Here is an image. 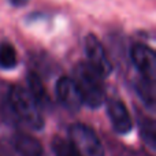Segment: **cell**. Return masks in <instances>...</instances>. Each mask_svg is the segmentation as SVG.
Returning a JSON list of instances; mask_svg holds the SVG:
<instances>
[{
  "label": "cell",
  "instance_id": "cell-1",
  "mask_svg": "<svg viewBox=\"0 0 156 156\" xmlns=\"http://www.w3.org/2000/svg\"><path fill=\"white\" fill-rule=\"evenodd\" d=\"M73 81L82 100V105L96 110L104 104L105 90L101 77L88 63L81 62L74 67Z\"/></svg>",
  "mask_w": 156,
  "mask_h": 156
},
{
  "label": "cell",
  "instance_id": "cell-2",
  "mask_svg": "<svg viewBox=\"0 0 156 156\" xmlns=\"http://www.w3.org/2000/svg\"><path fill=\"white\" fill-rule=\"evenodd\" d=\"M10 105L15 115L22 122L27 125L33 130H41L44 127V116L41 112V107L37 104L33 96L27 89L21 85H14L8 92Z\"/></svg>",
  "mask_w": 156,
  "mask_h": 156
},
{
  "label": "cell",
  "instance_id": "cell-3",
  "mask_svg": "<svg viewBox=\"0 0 156 156\" xmlns=\"http://www.w3.org/2000/svg\"><path fill=\"white\" fill-rule=\"evenodd\" d=\"M69 141L82 156H104L101 141L92 127L83 123H74L69 129Z\"/></svg>",
  "mask_w": 156,
  "mask_h": 156
},
{
  "label": "cell",
  "instance_id": "cell-4",
  "mask_svg": "<svg viewBox=\"0 0 156 156\" xmlns=\"http://www.w3.org/2000/svg\"><path fill=\"white\" fill-rule=\"evenodd\" d=\"M85 54L88 58V65L101 78L108 77L112 73V63L104 47L93 33L88 34L85 38Z\"/></svg>",
  "mask_w": 156,
  "mask_h": 156
},
{
  "label": "cell",
  "instance_id": "cell-5",
  "mask_svg": "<svg viewBox=\"0 0 156 156\" xmlns=\"http://www.w3.org/2000/svg\"><path fill=\"white\" fill-rule=\"evenodd\" d=\"M130 59L134 67L145 80L154 81L156 78V56L151 47L143 43H136L130 49Z\"/></svg>",
  "mask_w": 156,
  "mask_h": 156
},
{
  "label": "cell",
  "instance_id": "cell-6",
  "mask_svg": "<svg viewBox=\"0 0 156 156\" xmlns=\"http://www.w3.org/2000/svg\"><path fill=\"white\" fill-rule=\"evenodd\" d=\"M107 114L111 126L118 134H129L133 130V121L127 107L119 99H110L107 104Z\"/></svg>",
  "mask_w": 156,
  "mask_h": 156
},
{
  "label": "cell",
  "instance_id": "cell-7",
  "mask_svg": "<svg viewBox=\"0 0 156 156\" xmlns=\"http://www.w3.org/2000/svg\"><path fill=\"white\" fill-rule=\"evenodd\" d=\"M56 97L59 103L69 111H78L82 107V100L78 93V89L74 83L73 78H69L66 76H62L58 80L56 86Z\"/></svg>",
  "mask_w": 156,
  "mask_h": 156
},
{
  "label": "cell",
  "instance_id": "cell-8",
  "mask_svg": "<svg viewBox=\"0 0 156 156\" xmlns=\"http://www.w3.org/2000/svg\"><path fill=\"white\" fill-rule=\"evenodd\" d=\"M15 151L21 156H43V145L37 138L25 133H16L12 138Z\"/></svg>",
  "mask_w": 156,
  "mask_h": 156
},
{
  "label": "cell",
  "instance_id": "cell-9",
  "mask_svg": "<svg viewBox=\"0 0 156 156\" xmlns=\"http://www.w3.org/2000/svg\"><path fill=\"white\" fill-rule=\"evenodd\" d=\"M27 86H29V93L33 96V99L37 101V104L43 107H49L51 104V100L49 96L45 90V86L44 82L41 81L40 76H38L36 71H29L27 73Z\"/></svg>",
  "mask_w": 156,
  "mask_h": 156
},
{
  "label": "cell",
  "instance_id": "cell-10",
  "mask_svg": "<svg viewBox=\"0 0 156 156\" xmlns=\"http://www.w3.org/2000/svg\"><path fill=\"white\" fill-rule=\"evenodd\" d=\"M18 65V55L14 45L8 41L0 43V69L12 70Z\"/></svg>",
  "mask_w": 156,
  "mask_h": 156
},
{
  "label": "cell",
  "instance_id": "cell-11",
  "mask_svg": "<svg viewBox=\"0 0 156 156\" xmlns=\"http://www.w3.org/2000/svg\"><path fill=\"white\" fill-rule=\"evenodd\" d=\"M140 134L143 137L144 143L148 145L149 149L155 151L156 148V126L155 121L152 118H141L140 119Z\"/></svg>",
  "mask_w": 156,
  "mask_h": 156
},
{
  "label": "cell",
  "instance_id": "cell-12",
  "mask_svg": "<svg viewBox=\"0 0 156 156\" xmlns=\"http://www.w3.org/2000/svg\"><path fill=\"white\" fill-rule=\"evenodd\" d=\"M154 81L145 80L141 77L140 80L136 82V90H137L138 96L143 99V101L148 105L149 108H154L155 104V86Z\"/></svg>",
  "mask_w": 156,
  "mask_h": 156
},
{
  "label": "cell",
  "instance_id": "cell-13",
  "mask_svg": "<svg viewBox=\"0 0 156 156\" xmlns=\"http://www.w3.org/2000/svg\"><path fill=\"white\" fill-rule=\"evenodd\" d=\"M51 148L55 156H82L70 141L62 137H54Z\"/></svg>",
  "mask_w": 156,
  "mask_h": 156
},
{
  "label": "cell",
  "instance_id": "cell-14",
  "mask_svg": "<svg viewBox=\"0 0 156 156\" xmlns=\"http://www.w3.org/2000/svg\"><path fill=\"white\" fill-rule=\"evenodd\" d=\"M8 3L14 7H23L29 3V0H8Z\"/></svg>",
  "mask_w": 156,
  "mask_h": 156
}]
</instances>
